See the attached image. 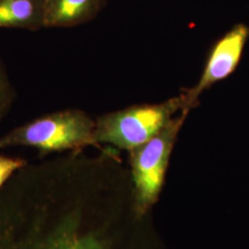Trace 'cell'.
Segmentation results:
<instances>
[{
	"mask_svg": "<svg viewBox=\"0 0 249 249\" xmlns=\"http://www.w3.org/2000/svg\"><path fill=\"white\" fill-rule=\"evenodd\" d=\"M104 185L75 152L28 162L0 189V249H112L96 208Z\"/></svg>",
	"mask_w": 249,
	"mask_h": 249,
	"instance_id": "6da1fadb",
	"label": "cell"
},
{
	"mask_svg": "<svg viewBox=\"0 0 249 249\" xmlns=\"http://www.w3.org/2000/svg\"><path fill=\"white\" fill-rule=\"evenodd\" d=\"M95 121L79 109H67L38 117L0 138V149L24 146L39 151L41 158L53 152L80 151L94 140Z\"/></svg>",
	"mask_w": 249,
	"mask_h": 249,
	"instance_id": "7a4b0ae2",
	"label": "cell"
},
{
	"mask_svg": "<svg viewBox=\"0 0 249 249\" xmlns=\"http://www.w3.org/2000/svg\"><path fill=\"white\" fill-rule=\"evenodd\" d=\"M183 110L190 111L180 93L160 104L134 106L105 114L95 121V142L132 151L149 142Z\"/></svg>",
	"mask_w": 249,
	"mask_h": 249,
	"instance_id": "3957f363",
	"label": "cell"
},
{
	"mask_svg": "<svg viewBox=\"0 0 249 249\" xmlns=\"http://www.w3.org/2000/svg\"><path fill=\"white\" fill-rule=\"evenodd\" d=\"M188 113V110L181 111L149 142L130 151L136 209L140 214L144 213L159 196L173 146Z\"/></svg>",
	"mask_w": 249,
	"mask_h": 249,
	"instance_id": "277c9868",
	"label": "cell"
},
{
	"mask_svg": "<svg viewBox=\"0 0 249 249\" xmlns=\"http://www.w3.org/2000/svg\"><path fill=\"white\" fill-rule=\"evenodd\" d=\"M249 37V27L245 24H237L214 44L199 80L194 87L182 92L190 110L198 104V98L205 89L227 79L235 71Z\"/></svg>",
	"mask_w": 249,
	"mask_h": 249,
	"instance_id": "5b68a950",
	"label": "cell"
},
{
	"mask_svg": "<svg viewBox=\"0 0 249 249\" xmlns=\"http://www.w3.org/2000/svg\"><path fill=\"white\" fill-rule=\"evenodd\" d=\"M104 0H45V27H72L93 18Z\"/></svg>",
	"mask_w": 249,
	"mask_h": 249,
	"instance_id": "8992f818",
	"label": "cell"
},
{
	"mask_svg": "<svg viewBox=\"0 0 249 249\" xmlns=\"http://www.w3.org/2000/svg\"><path fill=\"white\" fill-rule=\"evenodd\" d=\"M45 0H0V28L37 31L45 27Z\"/></svg>",
	"mask_w": 249,
	"mask_h": 249,
	"instance_id": "52a82bcc",
	"label": "cell"
},
{
	"mask_svg": "<svg viewBox=\"0 0 249 249\" xmlns=\"http://www.w3.org/2000/svg\"><path fill=\"white\" fill-rule=\"evenodd\" d=\"M16 98V91L9 80L8 72L0 56V122L9 114Z\"/></svg>",
	"mask_w": 249,
	"mask_h": 249,
	"instance_id": "ba28073f",
	"label": "cell"
},
{
	"mask_svg": "<svg viewBox=\"0 0 249 249\" xmlns=\"http://www.w3.org/2000/svg\"><path fill=\"white\" fill-rule=\"evenodd\" d=\"M28 161L21 158L0 155V189L18 170L24 167Z\"/></svg>",
	"mask_w": 249,
	"mask_h": 249,
	"instance_id": "9c48e42d",
	"label": "cell"
}]
</instances>
